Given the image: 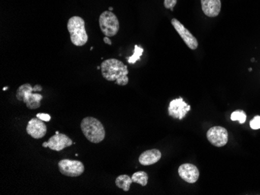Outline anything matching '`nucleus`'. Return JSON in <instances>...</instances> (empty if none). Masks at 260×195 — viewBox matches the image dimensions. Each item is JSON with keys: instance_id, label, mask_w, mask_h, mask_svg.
<instances>
[{"instance_id": "obj_19", "label": "nucleus", "mask_w": 260, "mask_h": 195, "mask_svg": "<svg viewBox=\"0 0 260 195\" xmlns=\"http://www.w3.org/2000/svg\"><path fill=\"white\" fill-rule=\"evenodd\" d=\"M251 129L253 130H257V129H260V116L256 115L251 120L250 123Z\"/></svg>"}, {"instance_id": "obj_13", "label": "nucleus", "mask_w": 260, "mask_h": 195, "mask_svg": "<svg viewBox=\"0 0 260 195\" xmlns=\"http://www.w3.org/2000/svg\"><path fill=\"white\" fill-rule=\"evenodd\" d=\"M203 12L209 17H216L221 10L220 0H201Z\"/></svg>"}, {"instance_id": "obj_20", "label": "nucleus", "mask_w": 260, "mask_h": 195, "mask_svg": "<svg viewBox=\"0 0 260 195\" xmlns=\"http://www.w3.org/2000/svg\"><path fill=\"white\" fill-rule=\"evenodd\" d=\"M177 1H178V0H165V1H164V5H165V8L169 9V10L173 11L174 7H175V5L177 4Z\"/></svg>"}, {"instance_id": "obj_5", "label": "nucleus", "mask_w": 260, "mask_h": 195, "mask_svg": "<svg viewBox=\"0 0 260 195\" xmlns=\"http://www.w3.org/2000/svg\"><path fill=\"white\" fill-rule=\"evenodd\" d=\"M99 26L102 33L107 37H114L119 30V21L112 11H105L99 17Z\"/></svg>"}, {"instance_id": "obj_3", "label": "nucleus", "mask_w": 260, "mask_h": 195, "mask_svg": "<svg viewBox=\"0 0 260 195\" xmlns=\"http://www.w3.org/2000/svg\"><path fill=\"white\" fill-rule=\"evenodd\" d=\"M67 29L70 34V40L75 46H84L88 41L85 28V21L81 17L74 16L67 23Z\"/></svg>"}, {"instance_id": "obj_16", "label": "nucleus", "mask_w": 260, "mask_h": 195, "mask_svg": "<svg viewBox=\"0 0 260 195\" xmlns=\"http://www.w3.org/2000/svg\"><path fill=\"white\" fill-rule=\"evenodd\" d=\"M148 174L144 171L136 172L132 176V180L134 183H139L140 185L146 186L148 183Z\"/></svg>"}, {"instance_id": "obj_7", "label": "nucleus", "mask_w": 260, "mask_h": 195, "mask_svg": "<svg viewBox=\"0 0 260 195\" xmlns=\"http://www.w3.org/2000/svg\"><path fill=\"white\" fill-rule=\"evenodd\" d=\"M210 144L216 147H223L229 142V132L225 128L214 126L210 128L207 133Z\"/></svg>"}, {"instance_id": "obj_24", "label": "nucleus", "mask_w": 260, "mask_h": 195, "mask_svg": "<svg viewBox=\"0 0 260 195\" xmlns=\"http://www.w3.org/2000/svg\"><path fill=\"white\" fill-rule=\"evenodd\" d=\"M113 10V8L112 7H109V11H112Z\"/></svg>"}, {"instance_id": "obj_17", "label": "nucleus", "mask_w": 260, "mask_h": 195, "mask_svg": "<svg viewBox=\"0 0 260 195\" xmlns=\"http://www.w3.org/2000/svg\"><path fill=\"white\" fill-rule=\"evenodd\" d=\"M231 119L233 122L238 121L240 124H244L246 122L247 115L245 112L242 110H237L234 111L231 115Z\"/></svg>"}, {"instance_id": "obj_2", "label": "nucleus", "mask_w": 260, "mask_h": 195, "mask_svg": "<svg viewBox=\"0 0 260 195\" xmlns=\"http://www.w3.org/2000/svg\"><path fill=\"white\" fill-rule=\"evenodd\" d=\"M80 128L86 139L92 143H100L105 139V128L99 119L85 118L82 120Z\"/></svg>"}, {"instance_id": "obj_6", "label": "nucleus", "mask_w": 260, "mask_h": 195, "mask_svg": "<svg viewBox=\"0 0 260 195\" xmlns=\"http://www.w3.org/2000/svg\"><path fill=\"white\" fill-rule=\"evenodd\" d=\"M58 170L62 175L77 177L84 174V165L78 160H62L58 162Z\"/></svg>"}, {"instance_id": "obj_8", "label": "nucleus", "mask_w": 260, "mask_h": 195, "mask_svg": "<svg viewBox=\"0 0 260 195\" xmlns=\"http://www.w3.org/2000/svg\"><path fill=\"white\" fill-rule=\"evenodd\" d=\"M172 24L175 30L179 33V36L182 37L185 45L191 50H196L198 48L199 43L197 39L192 35V33L179 20L175 18L172 19Z\"/></svg>"}, {"instance_id": "obj_10", "label": "nucleus", "mask_w": 260, "mask_h": 195, "mask_svg": "<svg viewBox=\"0 0 260 195\" xmlns=\"http://www.w3.org/2000/svg\"><path fill=\"white\" fill-rule=\"evenodd\" d=\"M26 131L27 133L34 139H42L46 135L47 126L45 122L36 118L29 121Z\"/></svg>"}, {"instance_id": "obj_22", "label": "nucleus", "mask_w": 260, "mask_h": 195, "mask_svg": "<svg viewBox=\"0 0 260 195\" xmlns=\"http://www.w3.org/2000/svg\"><path fill=\"white\" fill-rule=\"evenodd\" d=\"M103 41L104 42H105V43L107 44V45H112V41H111V39L109 38V37L105 36V37H104Z\"/></svg>"}, {"instance_id": "obj_26", "label": "nucleus", "mask_w": 260, "mask_h": 195, "mask_svg": "<svg viewBox=\"0 0 260 195\" xmlns=\"http://www.w3.org/2000/svg\"><path fill=\"white\" fill-rule=\"evenodd\" d=\"M97 68H98V69H100V68H101V66H98V67H97Z\"/></svg>"}, {"instance_id": "obj_4", "label": "nucleus", "mask_w": 260, "mask_h": 195, "mask_svg": "<svg viewBox=\"0 0 260 195\" xmlns=\"http://www.w3.org/2000/svg\"><path fill=\"white\" fill-rule=\"evenodd\" d=\"M17 98L25 103L27 108L35 110L41 107L43 96L38 92L34 91V87L30 84H25L20 86L17 90Z\"/></svg>"}, {"instance_id": "obj_14", "label": "nucleus", "mask_w": 260, "mask_h": 195, "mask_svg": "<svg viewBox=\"0 0 260 195\" xmlns=\"http://www.w3.org/2000/svg\"><path fill=\"white\" fill-rule=\"evenodd\" d=\"M161 158V152L157 148L145 151L139 157V162L143 166H150L155 164Z\"/></svg>"}, {"instance_id": "obj_12", "label": "nucleus", "mask_w": 260, "mask_h": 195, "mask_svg": "<svg viewBox=\"0 0 260 195\" xmlns=\"http://www.w3.org/2000/svg\"><path fill=\"white\" fill-rule=\"evenodd\" d=\"M179 177L188 183H194L200 177V171L192 164H182L179 168Z\"/></svg>"}, {"instance_id": "obj_23", "label": "nucleus", "mask_w": 260, "mask_h": 195, "mask_svg": "<svg viewBox=\"0 0 260 195\" xmlns=\"http://www.w3.org/2000/svg\"><path fill=\"white\" fill-rule=\"evenodd\" d=\"M42 146H43L44 148H49V142H43V144H42Z\"/></svg>"}, {"instance_id": "obj_9", "label": "nucleus", "mask_w": 260, "mask_h": 195, "mask_svg": "<svg viewBox=\"0 0 260 195\" xmlns=\"http://www.w3.org/2000/svg\"><path fill=\"white\" fill-rule=\"evenodd\" d=\"M190 109V106L188 105L186 102L184 101L182 97H179L170 102L168 110L171 117L182 120Z\"/></svg>"}, {"instance_id": "obj_18", "label": "nucleus", "mask_w": 260, "mask_h": 195, "mask_svg": "<svg viewBox=\"0 0 260 195\" xmlns=\"http://www.w3.org/2000/svg\"><path fill=\"white\" fill-rule=\"evenodd\" d=\"M144 53V49L140 48L138 45H135V50H134V55L128 59V63L134 64L137 61L140 60V57Z\"/></svg>"}, {"instance_id": "obj_11", "label": "nucleus", "mask_w": 260, "mask_h": 195, "mask_svg": "<svg viewBox=\"0 0 260 195\" xmlns=\"http://www.w3.org/2000/svg\"><path fill=\"white\" fill-rule=\"evenodd\" d=\"M48 142L49 148L57 152L63 150L64 148L71 146L74 143L67 135L62 133L55 134L53 136L51 137Z\"/></svg>"}, {"instance_id": "obj_21", "label": "nucleus", "mask_w": 260, "mask_h": 195, "mask_svg": "<svg viewBox=\"0 0 260 195\" xmlns=\"http://www.w3.org/2000/svg\"><path fill=\"white\" fill-rule=\"evenodd\" d=\"M36 118L43 121V122H49L51 121V116L48 113H39L36 115Z\"/></svg>"}, {"instance_id": "obj_25", "label": "nucleus", "mask_w": 260, "mask_h": 195, "mask_svg": "<svg viewBox=\"0 0 260 195\" xmlns=\"http://www.w3.org/2000/svg\"><path fill=\"white\" fill-rule=\"evenodd\" d=\"M7 88H8V87H4V90H7Z\"/></svg>"}, {"instance_id": "obj_15", "label": "nucleus", "mask_w": 260, "mask_h": 195, "mask_svg": "<svg viewBox=\"0 0 260 195\" xmlns=\"http://www.w3.org/2000/svg\"><path fill=\"white\" fill-rule=\"evenodd\" d=\"M133 182L132 177L129 176L123 175L119 176L115 180V184L119 188L122 189L124 191H128L130 189V186L132 184Z\"/></svg>"}, {"instance_id": "obj_1", "label": "nucleus", "mask_w": 260, "mask_h": 195, "mask_svg": "<svg viewBox=\"0 0 260 195\" xmlns=\"http://www.w3.org/2000/svg\"><path fill=\"white\" fill-rule=\"evenodd\" d=\"M102 76L111 82L119 86L128 84V67L123 62L116 59L104 61L101 65Z\"/></svg>"}]
</instances>
